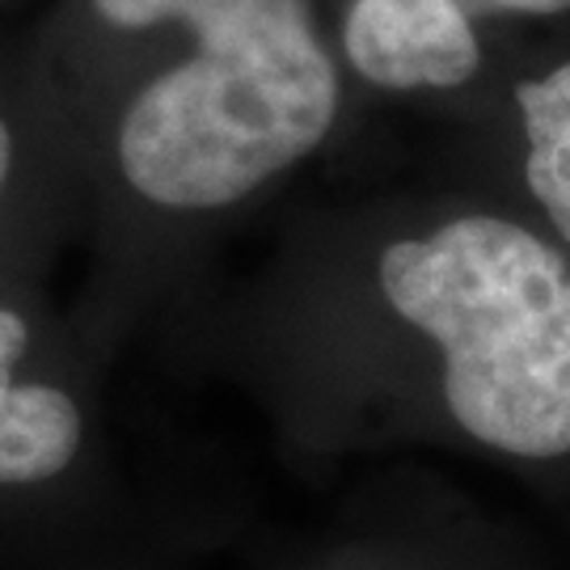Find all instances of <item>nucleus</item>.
Instances as JSON below:
<instances>
[{
  "mask_svg": "<svg viewBox=\"0 0 570 570\" xmlns=\"http://www.w3.org/2000/svg\"><path fill=\"white\" fill-rule=\"evenodd\" d=\"M570 35V0H343L338 51L367 110L423 119L469 102L511 60Z\"/></svg>",
  "mask_w": 570,
  "mask_h": 570,
  "instance_id": "nucleus-3",
  "label": "nucleus"
},
{
  "mask_svg": "<svg viewBox=\"0 0 570 570\" xmlns=\"http://www.w3.org/2000/svg\"><path fill=\"white\" fill-rule=\"evenodd\" d=\"M233 355L305 456L440 449L570 494V245L414 169L287 216Z\"/></svg>",
  "mask_w": 570,
  "mask_h": 570,
  "instance_id": "nucleus-1",
  "label": "nucleus"
},
{
  "mask_svg": "<svg viewBox=\"0 0 570 570\" xmlns=\"http://www.w3.org/2000/svg\"><path fill=\"white\" fill-rule=\"evenodd\" d=\"M63 228H81L63 140L30 136L0 106V287L35 284L47 245Z\"/></svg>",
  "mask_w": 570,
  "mask_h": 570,
  "instance_id": "nucleus-6",
  "label": "nucleus"
},
{
  "mask_svg": "<svg viewBox=\"0 0 570 570\" xmlns=\"http://www.w3.org/2000/svg\"><path fill=\"white\" fill-rule=\"evenodd\" d=\"M343 0H81L106 72L56 119L102 263L98 330L263 216L372 115L338 51Z\"/></svg>",
  "mask_w": 570,
  "mask_h": 570,
  "instance_id": "nucleus-2",
  "label": "nucleus"
},
{
  "mask_svg": "<svg viewBox=\"0 0 570 570\" xmlns=\"http://www.w3.org/2000/svg\"><path fill=\"white\" fill-rule=\"evenodd\" d=\"M89 346L39 296L0 287V508H56L102 473Z\"/></svg>",
  "mask_w": 570,
  "mask_h": 570,
  "instance_id": "nucleus-4",
  "label": "nucleus"
},
{
  "mask_svg": "<svg viewBox=\"0 0 570 570\" xmlns=\"http://www.w3.org/2000/svg\"><path fill=\"white\" fill-rule=\"evenodd\" d=\"M419 169L529 212L570 245V35L499 68L469 102L431 115Z\"/></svg>",
  "mask_w": 570,
  "mask_h": 570,
  "instance_id": "nucleus-5",
  "label": "nucleus"
}]
</instances>
